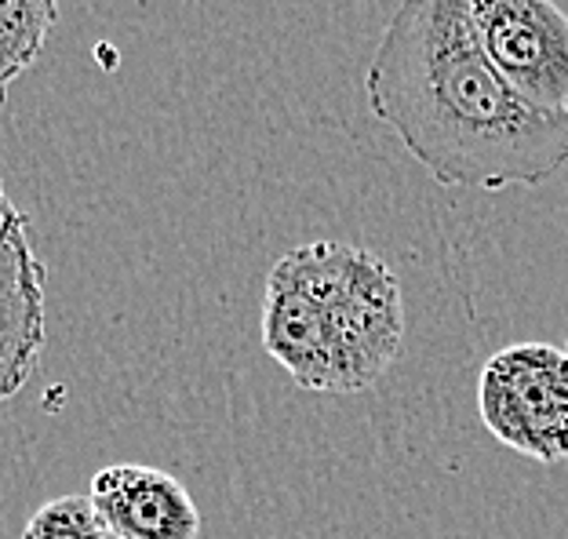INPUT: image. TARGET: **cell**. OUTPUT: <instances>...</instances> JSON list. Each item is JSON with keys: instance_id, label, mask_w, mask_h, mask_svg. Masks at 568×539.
Masks as SVG:
<instances>
[{"instance_id": "obj_1", "label": "cell", "mask_w": 568, "mask_h": 539, "mask_svg": "<svg viewBox=\"0 0 568 539\" xmlns=\"http://www.w3.org/2000/svg\"><path fill=\"white\" fill-rule=\"evenodd\" d=\"M368 110L442 186H539L568 169V113L532 110L488 62L470 0H402L365 70Z\"/></svg>"}, {"instance_id": "obj_2", "label": "cell", "mask_w": 568, "mask_h": 539, "mask_svg": "<svg viewBox=\"0 0 568 539\" xmlns=\"http://www.w3.org/2000/svg\"><path fill=\"white\" fill-rule=\"evenodd\" d=\"M303 274L328 357V394H361L394 368L405 343L402 285L383 255L314 241L288 252Z\"/></svg>"}, {"instance_id": "obj_3", "label": "cell", "mask_w": 568, "mask_h": 539, "mask_svg": "<svg viewBox=\"0 0 568 539\" xmlns=\"http://www.w3.org/2000/svg\"><path fill=\"white\" fill-rule=\"evenodd\" d=\"M477 413L496 441L536 464L568 459V350L514 343L493 354L477 379Z\"/></svg>"}, {"instance_id": "obj_4", "label": "cell", "mask_w": 568, "mask_h": 539, "mask_svg": "<svg viewBox=\"0 0 568 539\" xmlns=\"http://www.w3.org/2000/svg\"><path fill=\"white\" fill-rule=\"evenodd\" d=\"M474 33L510 92L568 113V11L554 0H470Z\"/></svg>"}, {"instance_id": "obj_5", "label": "cell", "mask_w": 568, "mask_h": 539, "mask_svg": "<svg viewBox=\"0 0 568 539\" xmlns=\"http://www.w3.org/2000/svg\"><path fill=\"white\" fill-rule=\"evenodd\" d=\"M44 325V263L30 245V220L0 183V405L33 379Z\"/></svg>"}, {"instance_id": "obj_6", "label": "cell", "mask_w": 568, "mask_h": 539, "mask_svg": "<svg viewBox=\"0 0 568 539\" xmlns=\"http://www.w3.org/2000/svg\"><path fill=\"white\" fill-rule=\"evenodd\" d=\"M113 539H197L201 510L186 485L146 464L102 467L88 492Z\"/></svg>"}, {"instance_id": "obj_7", "label": "cell", "mask_w": 568, "mask_h": 539, "mask_svg": "<svg viewBox=\"0 0 568 539\" xmlns=\"http://www.w3.org/2000/svg\"><path fill=\"white\" fill-rule=\"evenodd\" d=\"M59 0H0V99L41 59Z\"/></svg>"}, {"instance_id": "obj_8", "label": "cell", "mask_w": 568, "mask_h": 539, "mask_svg": "<svg viewBox=\"0 0 568 539\" xmlns=\"http://www.w3.org/2000/svg\"><path fill=\"white\" fill-rule=\"evenodd\" d=\"M22 539H106V529L88 496H59L33 510Z\"/></svg>"}, {"instance_id": "obj_9", "label": "cell", "mask_w": 568, "mask_h": 539, "mask_svg": "<svg viewBox=\"0 0 568 539\" xmlns=\"http://www.w3.org/2000/svg\"><path fill=\"white\" fill-rule=\"evenodd\" d=\"M106 539H113V536H106Z\"/></svg>"}, {"instance_id": "obj_10", "label": "cell", "mask_w": 568, "mask_h": 539, "mask_svg": "<svg viewBox=\"0 0 568 539\" xmlns=\"http://www.w3.org/2000/svg\"><path fill=\"white\" fill-rule=\"evenodd\" d=\"M565 350H568V346H565Z\"/></svg>"}]
</instances>
